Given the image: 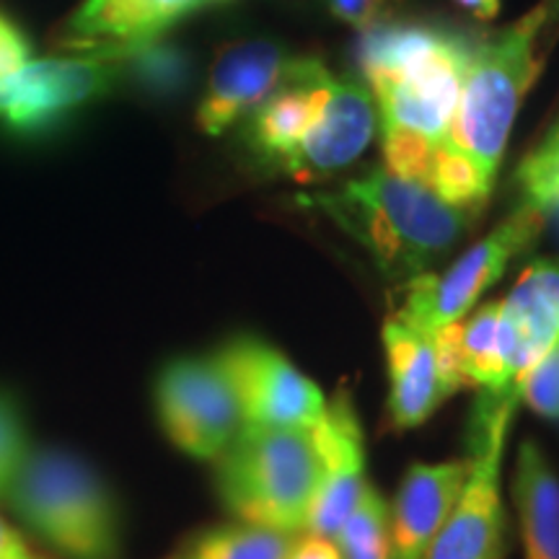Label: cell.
Here are the masks:
<instances>
[{
	"label": "cell",
	"instance_id": "obj_6",
	"mask_svg": "<svg viewBox=\"0 0 559 559\" xmlns=\"http://www.w3.org/2000/svg\"><path fill=\"white\" fill-rule=\"evenodd\" d=\"M542 228V210L523 202L487 239H481L477 247L461 254V260L453 262L449 272H443V275L423 272V275L412 277L407 298H404L396 317L428 334H436L440 326L461 321L474 309L481 293L498 283L508 264L539 239Z\"/></svg>",
	"mask_w": 559,
	"mask_h": 559
},
{
	"label": "cell",
	"instance_id": "obj_23",
	"mask_svg": "<svg viewBox=\"0 0 559 559\" xmlns=\"http://www.w3.org/2000/svg\"><path fill=\"white\" fill-rule=\"evenodd\" d=\"M391 510L373 485L362 489L358 506L334 536L342 559H389L391 555Z\"/></svg>",
	"mask_w": 559,
	"mask_h": 559
},
{
	"label": "cell",
	"instance_id": "obj_3",
	"mask_svg": "<svg viewBox=\"0 0 559 559\" xmlns=\"http://www.w3.org/2000/svg\"><path fill=\"white\" fill-rule=\"evenodd\" d=\"M215 461L221 500L236 519L304 534L321 481L311 430L243 423Z\"/></svg>",
	"mask_w": 559,
	"mask_h": 559
},
{
	"label": "cell",
	"instance_id": "obj_34",
	"mask_svg": "<svg viewBox=\"0 0 559 559\" xmlns=\"http://www.w3.org/2000/svg\"><path fill=\"white\" fill-rule=\"evenodd\" d=\"M464 11H469L474 19L479 21H489L500 13L502 0H456Z\"/></svg>",
	"mask_w": 559,
	"mask_h": 559
},
{
	"label": "cell",
	"instance_id": "obj_11",
	"mask_svg": "<svg viewBox=\"0 0 559 559\" xmlns=\"http://www.w3.org/2000/svg\"><path fill=\"white\" fill-rule=\"evenodd\" d=\"M379 128L373 91L353 79H332L330 94L319 117L290 153L283 169L296 181L332 177L358 160Z\"/></svg>",
	"mask_w": 559,
	"mask_h": 559
},
{
	"label": "cell",
	"instance_id": "obj_5",
	"mask_svg": "<svg viewBox=\"0 0 559 559\" xmlns=\"http://www.w3.org/2000/svg\"><path fill=\"white\" fill-rule=\"evenodd\" d=\"M519 391L487 394L479 402L472 432L469 477L456 506L440 526L425 559H500L506 549V508L500 495V464Z\"/></svg>",
	"mask_w": 559,
	"mask_h": 559
},
{
	"label": "cell",
	"instance_id": "obj_33",
	"mask_svg": "<svg viewBox=\"0 0 559 559\" xmlns=\"http://www.w3.org/2000/svg\"><path fill=\"white\" fill-rule=\"evenodd\" d=\"M0 559H34L19 531H13L3 519H0Z\"/></svg>",
	"mask_w": 559,
	"mask_h": 559
},
{
	"label": "cell",
	"instance_id": "obj_26",
	"mask_svg": "<svg viewBox=\"0 0 559 559\" xmlns=\"http://www.w3.org/2000/svg\"><path fill=\"white\" fill-rule=\"evenodd\" d=\"M438 145L440 143H432V140L409 130H400V128L383 130V156H386V169L425 187H428Z\"/></svg>",
	"mask_w": 559,
	"mask_h": 559
},
{
	"label": "cell",
	"instance_id": "obj_8",
	"mask_svg": "<svg viewBox=\"0 0 559 559\" xmlns=\"http://www.w3.org/2000/svg\"><path fill=\"white\" fill-rule=\"evenodd\" d=\"M213 358L226 373L247 425L311 430L324 419L321 389L267 342L236 337Z\"/></svg>",
	"mask_w": 559,
	"mask_h": 559
},
{
	"label": "cell",
	"instance_id": "obj_21",
	"mask_svg": "<svg viewBox=\"0 0 559 559\" xmlns=\"http://www.w3.org/2000/svg\"><path fill=\"white\" fill-rule=\"evenodd\" d=\"M298 534L257 523H226L200 531L171 559H288Z\"/></svg>",
	"mask_w": 559,
	"mask_h": 559
},
{
	"label": "cell",
	"instance_id": "obj_35",
	"mask_svg": "<svg viewBox=\"0 0 559 559\" xmlns=\"http://www.w3.org/2000/svg\"><path fill=\"white\" fill-rule=\"evenodd\" d=\"M551 135H559V122H557V128H555V130H551Z\"/></svg>",
	"mask_w": 559,
	"mask_h": 559
},
{
	"label": "cell",
	"instance_id": "obj_24",
	"mask_svg": "<svg viewBox=\"0 0 559 559\" xmlns=\"http://www.w3.org/2000/svg\"><path fill=\"white\" fill-rule=\"evenodd\" d=\"M492 187L495 179H489L469 156L451 148L449 143L438 145L428 179V190L436 192L440 200L456 207L479 210L487 202Z\"/></svg>",
	"mask_w": 559,
	"mask_h": 559
},
{
	"label": "cell",
	"instance_id": "obj_13",
	"mask_svg": "<svg viewBox=\"0 0 559 559\" xmlns=\"http://www.w3.org/2000/svg\"><path fill=\"white\" fill-rule=\"evenodd\" d=\"M290 55L280 41H230L215 55L210 81L198 107V124L207 135H221L249 117L285 81Z\"/></svg>",
	"mask_w": 559,
	"mask_h": 559
},
{
	"label": "cell",
	"instance_id": "obj_25",
	"mask_svg": "<svg viewBox=\"0 0 559 559\" xmlns=\"http://www.w3.org/2000/svg\"><path fill=\"white\" fill-rule=\"evenodd\" d=\"M519 187L526 205L542 210H559V135H547L519 169Z\"/></svg>",
	"mask_w": 559,
	"mask_h": 559
},
{
	"label": "cell",
	"instance_id": "obj_36",
	"mask_svg": "<svg viewBox=\"0 0 559 559\" xmlns=\"http://www.w3.org/2000/svg\"><path fill=\"white\" fill-rule=\"evenodd\" d=\"M215 3H221V0H215Z\"/></svg>",
	"mask_w": 559,
	"mask_h": 559
},
{
	"label": "cell",
	"instance_id": "obj_1",
	"mask_svg": "<svg viewBox=\"0 0 559 559\" xmlns=\"http://www.w3.org/2000/svg\"><path fill=\"white\" fill-rule=\"evenodd\" d=\"M353 236L389 280L423 275L472 228L477 210L449 205L425 185L383 169L347 181L342 190L298 200Z\"/></svg>",
	"mask_w": 559,
	"mask_h": 559
},
{
	"label": "cell",
	"instance_id": "obj_2",
	"mask_svg": "<svg viewBox=\"0 0 559 559\" xmlns=\"http://www.w3.org/2000/svg\"><path fill=\"white\" fill-rule=\"evenodd\" d=\"M559 19V0H544L513 26L472 47L445 143L498 177L521 102L544 70L542 37Z\"/></svg>",
	"mask_w": 559,
	"mask_h": 559
},
{
	"label": "cell",
	"instance_id": "obj_17",
	"mask_svg": "<svg viewBox=\"0 0 559 559\" xmlns=\"http://www.w3.org/2000/svg\"><path fill=\"white\" fill-rule=\"evenodd\" d=\"M383 347L389 366V417L396 430L417 428L449 400L440 381L432 334L419 332L400 317L383 324Z\"/></svg>",
	"mask_w": 559,
	"mask_h": 559
},
{
	"label": "cell",
	"instance_id": "obj_27",
	"mask_svg": "<svg viewBox=\"0 0 559 559\" xmlns=\"http://www.w3.org/2000/svg\"><path fill=\"white\" fill-rule=\"evenodd\" d=\"M124 60H130L138 81L156 91H164V94L179 88L187 81V73H190V62H187L185 55L177 47L158 45V41H151L140 50L124 55Z\"/></svg>",
	"mask_w": 559,
	"mask_h": 559
},
{
	"label": "cell",
	"instance_id": "obj_19",
	"mask_svg": "<svg viewBox=\"0 0 559 559\" xmlns=\"http://www.w3.org/2000/svg\"><path fill=\"white\" fill-rule=\"evenodd\" d=\"M526 559H559V474L536 440H523L513 474Z\"/></svg>",
	"mask_w": 559,
	"mask_h": 559
},
{
	"label": "cell",
	"instance_id": "obj_28",
	"mask_svg": "<svg viewBox=\"0 0 559 559\" xmlns=\"http://www.w3.org/2000/svg\"><path fill=\"white\" fill-rule=\"evenodd\" d=\"M519 394L536 415L559 419V342L523 376Z\"/></svg>",
	"mask_w": 559,
	"mask_h": 559
},
{
	"label": "cell",
	"instance_id": "obj_32",
	"mask_svg": "<svg viewBox=\"0 0 559 559\" xmlns=\"http://www.w3.org/2000/svg\"><path fill=\"white\" fill-rule=\"evenodd\" d=\"M288 559H342V555L334 539H324V536L313 534H298Z\"/></svg>",
	"mask_w": 559,
	"mask_h": 559
},
{
	"label": "cell",
	"instance_id": "obj_7",
	"mask_svg": "<svg viewBox=\"0 0 559 559\" xmlns=\"http://www.w3.org/2000/svg\"><path fill=\"white\" fill-rule=\"evenodd\" d=\"M158 419L179 451L215 461L241 430L234 389L215 358H179L160 370L156 383Z\"/></svg>",
	"mask_w": 559,
	"mask_h": 559
},
{
	"label": "cell",
	"instance_id": "obj_18",
	"mask_svg": "<svg viewBox=\"0 0 559 559\" xmlns=\"http://www.w3.org/2000/svg\"><path fill=\"white\" fill-rule=\"evenodd\" d=\"M502 304L521 355V381L559 342V260L531 262Z\"/></svg>",
	"mask_w": 559,
	"mask_h": 559
},
{
	"label": "cell",
	"instance_id": "obj_4",
	"mask_svg": "<svg viewBox=\"0 0 559 559\" xmlns=\"http://www.w3.org/2000/svg\"><path fill=\"white\" fill-rule=\"evenodd\" d=\"M9 498L37 534L75 559H120V515L109 487L68 451H32Z\"/></svg>",
	"mask_w": 559,
	"mask_h": 559
},
{
	"label": "cell",
	"instance_id": "obj_31",
	"mask_svg": "<svg viewBox=\"0 0 559 559\" xmlns=\"http://www.w3.org/2000/svg\"><path fill=\"white\" fill-rule=\"evenodd\" d=\"M24 62H29V45L21 37L16 26L0 19V81L19 70Z\"/></svg>",
	"mask_w": 559,
	"mask_h": 559
},
{
	"label": "cell",
	"instance_id": "obj_20",
	"mask_svg": "<svg viewBox=\"0 0 559 559\" xmlns=\"http://www.w3.org/2000/svg\"><path fill=\"white\" fill-rule=\"evenodd\" d=\"M461 362L466 383L481 386L487 394L519 391V340L502 313V304L481 306L466 324H461Z\"/></svg>",
	"mask_w": 559,
	"mask_h": 559
},
{
	"label": "cell",
	"instance_id": "obj_16",
	"mask_svg": "<svg viewBox=\"0 0 559 559\" xmlns=\"http://www.w3.org/2000/svg\"><path fill=\"white\" fill-rule=\"evenodd\" d=\"M469 477V459L412 464L391 510L389 559H425Z\"/></svg>",
	"mask_w": 559,
	"mask_h": 559
},
{
	"label": "cell",
	"instance_id": "obj_22",
	"mask_svg": "<svg viewBox=\"0 0 559 559\" xmlns=\"http://www.w3.org/2000/svg\"><path fill=\"white\" fill-rule=\"evenodd\" d=\"M449 37V32L432 29L423 24H373L362 29L358 41V66L366 79L376 75L400 73L409 62H415L423 55Z\"/></svg>",
	"mask_w": 559,
	"mask_h": 559
},
{
	"label": "cell",
	"instance_id": "obj_15",
	"mask_svg": "<svg viewBox=\"0 0 559 559\" xmlns=\"http://www.w3.org/2000/svg\"><path fill=\"white\" fill-rule=\"evenodd\" d=\"M334 75L317 58H293L285 81L249 115L243 140L264 164L280 171L319 117Z\"/></svg>",
	"mask_w": 559,
	"mask_h": 559
},
{
	"label": "cell",
	"instance_id": "obj_12",
	"mask_svg": "<svg viewBox=\"0 0 559 559\" xmlns=\"http://www.w3.org/2000/svg\"><path fill=\"white\" fill-rule=\"evenodd\" d=\"M321 459V481L304 534L334 539L366 489V445L353 402L342 391L311 428Z\"/></svg>",
	"mask_w": 559,
	"mask_h": 559
},
{
	"label": "cell",
	"instance_id": "obj_10",
	"mask_svg": "<svg viewBox=\"0 0 559 559\" xmlns=\"http://www.w3.org/2000/svg\"><path fill=\"white\" fill-rule=\"evenodd\" d=\"M120 62L115 55L24 62L0 81V120L21 132L47 128L107 94L120 79Z\"/></svg>",
	"mask_w": 559,
	"mask_h": 559
},
{
	"label": "cell",
	"instance_id": "obj_14",
	"mask_svg": "<svg viewBox=\"0 0 559 559\" xmlns=\"http://www.w3.org/2000/svg\"><path fill=\"white\" fill-rule=\"evenodd\" d=\"M215 0H86L70 16L60 45L88 55H124L158 41L187 13Z\"/></svg>",
	"mask_w": 559,
	"mask_h": 559
},
{
	"label": "cell",
	"instance_id": "obj_29",
	"mask_svg": "<svg viewBox=\"0 0 559 559\" xmlns=\"http://www.w3.org/2000/svg\"><path fill=\"white\" fill-rule=\"evenodd\" d=\"M26 453V436L16 409L5 396H0V495H9Z\"/></svg>",
	"mask_w": 559,
	"mask_h": 559
},
{
	"label": "cell",
	"instance_id": "obj_30",
	"mask_svg": "<svg viewBox=\"0 0 559 559\" xmlns=\"http://www.w3.org/2000/svg\"><path fill=\"white\" fill-rule=\"evenodd\" d=\"M324 3L334 19L345 21V24L362 32L368 26L379 24L381 13L394 0H324Z\"/></svg>",
	"mask_w": 559,
	"mask_h": 559
},
{
	"label": "cell",
	"instance_id": "obj_9",
	"mask_svg": "<svg viewBox=\"0 0 559 559\" xmlns=\"http://www.w3.org/2000/svg\"><path fill=\"white\" fill-rule=\"evenodd\" d=\"M469 55L472 47L449 34L436 50L409 62L400 73L370 79L383 130L400 128L417 132L432 143H445Z\"/></svg>",
	"mask_w": 559,
	"mask_h": 559
}]
</instances>
